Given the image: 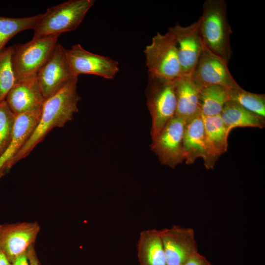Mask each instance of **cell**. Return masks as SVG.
<instances>
[{"instance_id": "6da1fadb", "label": "cell", "mask_w": 265, "mask_h": 265, "mask_svg": "<svg viewBox=\"0 0 265 265\" xmlns=\"http://www.w3.org/2000/svg\"><path fill=\"white\" fill-rule=\"evenodd\" d=\"M78 77L75 76L57 92L45 99L40 119L31 135L10 161L9 171L26 157L54 128H61L78 111L80 97L77 92Z\"/></svg>"}, {"instance_id": "7a4b0ae2", "label": "cell", "mask_w": 265, "mask_h": 265, "mask_svg": "<svg viewBox=\"0 0 265 265\" xmlns=\"http://www.w3.org/2000/svg\"><path fill=\"white\" fill-rule=\"evenodd\" d=\"M226 2L224 0H206L200 20V32L205 47L228 63L232 55Z\"/></svg>"}, {"instance_id": "3957f363", "label": "cell", "mask_w": 265, "mask_h": 265, "mask_svg": "<svg viewBox=\"0 0 265 265\" xmlns=\"http://www.w3.org/2000/svg\"><path fill=\"white\" fill-rule=\"evenodd\" d=\"M94 3V0H70L47 9L33 29L32 39L74 30Z\"/></svg>"}, {"instance_id": "277c9868", "label": "cell", "mask_w": 265, "mask_h": 265, "mask_svg": "<svg viewBox=\"0 0 265 265\" xmlns=\"http://www.w3.org/2000/svg\"><path fill=\"white\" fill-rule=\"evenodd\" d=\"M148 73L145 95L152 119L151 135L153 139L175 116L177 100L174 80Z\"/></svg>"}, {"instance_id": "5b68a950", "label": "cell", "mask_w": 265, "mask_h": 265, "mask_svg": "<svg viewBox=\"0 0 265 265\" xmlns=\"http://www.w3.org/2000/svg\"><path fill=\"white\" fill-rule=\"evenodd\" d=\"M60 35L32 39L12 46L11 62L16 82L36 75L53 53Z\"/></svg>"}, {"instance_id": "8992f818", "label": "cell", "mask_w": 265, "mask_h": 265, "mask_svg": "<svg viewBox=\"0 0 265 265\" xmlns=\"http://www.w3.org/2000/svg\"><path fill=\"white\" fill-rule=\"evenodd\" d=\"M149 72L174 80L182 75L176 42L172 33H157L144 51Z\"/></svg>"}, {"instance_id": "52a82bcc", "label": "cell", "mask_w": 265, "mask_h": 265, "mask_svg": "<svg viewBox=\"0 0 265 265\" xmlns=\"http://www.w3.org/2000/svg\"><path fill=\"white\" fill-rule=\"evenodd\" d=\"M185 125L184 120L175 116L152 139L151 149L161 164L174 168L185 160L183 135Z\"/></svg>"}, {"instance_id": "ba28073f", "label": "cell", "mask_w": 265, "mask_h": 265, "mask_svg": "<svg viewBox=\"0 0 265 265\" xmlns=\"http://www.w3.org/2000/svg\"><path fill=\"white\" fill-rule=\"evenodd\" d=\"M190 77L200 89L212 85L221 86L229 90L241 87L231 74L228 63L210 52L204 45Z\"/></svg>"}, {"instance_id": "9c48e42d", "label": "cell", "mask_w": 265, "mask_h": 265, "mask_svg": "<svg viewBox=\"0 0 265 265\" xmlns=\"http://www.w3.org/2000/svg\"><path fill=\"white\" fill-rule=\"evenodd\" d=\"M168 30L172 33L176 42L182 75L190 76L204 48L200 32V20L186 26L176 24Z\"/></svg>"}, {"instance_id": "30bf717a", "label": "cell", "mask_w": 265, "mask_h": 265, "mask_svg": "<svg viewBox=\"0 0 265 265\" xmlns=\"http://www.w3.org/2000/svg\"><path fill=\"white\" fill-rule=\"evenodd\" d=\"M75 76L68 61L67 49L59 43L36 74L45 99L57 92Z\"/></svg>"}, {"instance_id": "8fae6325", "label": "cell", "mask_w": 265, "mask_h": 265, "mask_svg": "<svg viewBox=\"0 0 265 265\" xmlns=\"http://www.w3.org/2000/svg\"><path fill=\"white\" fill-rule=\"evenodd\" d=\"M67 56L74 76L91 74L113 79L119 71L118 62L107 56L95 54L76 44L67 50Z\"/></svg>"}, {"instance_id": "7c38bea8", "label": "cell", "mask_w": 265, "mask_h": 265, "mask_svg": "<svg viewBox=\"0 0 265 265\" xmlns=\"http://www.w3.org/2000/svg\"><path fill=\"white\" fill-rule=\"evenodd\" d=\"M40 230L36 221L0 224V251L12 264L34 244Z\"/></svg>"}, {"instance_id": "4fadbf2b", "label": "cell", "mask_w": 265, "mask_h": 265, "mask_svg": "<svg viewBox=\"0 0 265 265\" xmlns=\"http://www.w3.org/2000/svg\"><path fill=\"white\" fill-rule=\"evenodd\" d=\"M159 231L166 265H184L198 252L193 229L173 225Z\"/></svg>"}, {"instance_id": "5bb4252c", "label": "cell", "mask_w": 265, "mask_h": 265, "mask_svg": "<svg viewBox=\"0 0 265 265\" xmlns=\"http://www.w3.org/2000/svg\"><path fill=\"white\" fill-rule=\"evenodd\" d=\"M45 100L36 75L16 81L5 98L16 115L41 112Z\"/></svg>"}, {"instance_id": "9a60e30c", "label": "cell", "mask_w": 265, "mask_h": 265, "mask_svg": "<svg viewBox=\"0 0 265 265\" xmlns=\"http://www.w3.org/2000/svg\"><path fill=\"white\" fill-rule=\"evenodd\" d=\"M202 116L204 124L205 156L204 164L207 169H212L218 158L228 150L229 135L220 115Z\"/></svg>"}, {"instance_id": "2e32d148", "label": "cell", "mask_w": 265, "mask_h": 265, "mask_svg": "<svg viewBox=\"0 0 265 265\" xmlns=\"http://www.w3.org/2000/svg\"><path fill=\"white\" fill-rule=\"evenodd\" d=\"M41 112L28 113L16 115L11 141L0 157V180L8 170L11 160L26 142L40 119Z\"/></svg>"}, {"instance_id": "e0dca14e", "label": "cell", "mask_w": 265, "mask_h": 265, "mask_svg": "<svg viewBox=\"0 0 265 265\" xmlns=\"http://www.w3.org/2000/svg\"><path fill=\"white\" fill-rule=\"evenodd\" d=\"M177 100L175 115L186 122L201 115L200 89L190 76H182L174 80Z\"/></svg>"}, {"instance_id": "ac0fdd59", "label": "cell", "mask_w": 265, "mask_h": 265, "mask_svg": "<svg viewBox=\"0 0 265 265\" xmlns=\"http://www.w3.org/2000/svg\"><path fill=\"white\" fill-rule=\"evenodd\" d=\"M183 148L186 164H193L205 156V129L202 115L186 122L183 135Z\"/></svg>"}, {"instance_id": "d6986e66", "label": "cell", "mask_w": 265, "mask_h": 265, "mask_svg": "<svg viewBox=\"0 0 265 265\" xmlns=\"http://www.w3.org/2000/svg\"><path fill=\"white\" fill-rule=\"evenodd\" d=\"M227 133L237 127H254L263 129L265 118L244 108L238 103L229 100L220 113Z\"/></svg>"}, {"instance_id": "ffe728a7", "label": "cell", "mask_w": 265, "mask_h": 265, "mask_svg": "<svg viewBox=\"0 0 265 265\" xmlns=\"http://www.w3.org/2000/svg\"><path fill=\"white\" fill-rule=\"evenodd\" d=\"M137 245L140 265H166L159 230L150 229L141 232Z\"/></svg>"}, {"instance_id": "44dd1931", "label": "cell", "mask_w": 265, "mask_h": 265, "mask_svg": "<svg viewBox=\"0 0 265 265\" xmlns=\"http://www.w3.org/2000/svg\"><path fill=\"white\" fill-rule=\"evenodd\" d=\"M230 100L229 89L219 85L205 87L200 89L201 115L205 117L220 115Z\"/></svg>"}, {"instance_id": "7402d4cb", "label": "cell", "mask_w": 265, "mask_h": 265, "mask_svg": "<svg viewBox=\"0 0 265 265\" xmlns=\"http://www.w3.org/2000/svg\"><path fill=\"white\" fill-rule=\"evenodd\" d=\"M42 14L23 18L0 16V53L8 41L18 33L26 29H33Z\"/></svg>"}, {"instance_id": "603a6c76", "label": "cell", "mask_w": 265, "mask_h": 265, "mask_svg": "<svg viewBox=\"0 0 265 265\" xmlns=\"http://www.w3.org/2000/svg\"><path fill=\"white\" fill-rule=\"evenodd\" d=\"M230 100L246 109L265 118V95L250 92L241 87L229 90Z\"/></svg>"}, {"instance_id": "cb8c5ba5", "label": "cell", "mask_w": 265, "mask_h": 265, "mask_svg": "<svg viewBox=\"0 0 265 265\" xmlns=\"http://www.w3.org/2000/svg\"><path fill=\"white\" fill-rule=\"evenodd\" d=\"M12 53V46L5 48L0 53V102L5 100L16 82L11 62Z\"/></svg>"}, {"instance_id": "d4e9b609", "label": "cell", "mask_w": 265, "mask_h": 265, "mask_svg": "<svg viewBox=\"0 0 265 265\" xmlns=\"http://www.w3.org/2000/svg\"><path fill=\"white\" fill-rule=\"evenodd\" d=\"M16 115L5 100L0 102V157L9 145L13 135Z\"/></svg>"}, {"instance_id": "484cf974", "label": "cell", "mask_w": 265, "mask_h": 265, "mask_svg": "<svg viewBox=\"0 0 265 265\" xmlns=\"http://www.w3.org/2000/svg\"><path fill=\"white\" fill-rule=\"evenodd\" d=\"M184 265H212L207 258L198 252L193 255Z\"/></svg>"}, {"instance_id": "4316f807", "label": "cell", "mask_w": 265, "mask_h": 265, "mask_svg": "<svg viewBox=\"0 0 265 265\" xmlns=\"http://www.w3.org/2000/svg\"><path fill=\"white\" fill-rule=\"evenodd\" d=\"M27 254L29 265H41L35 251L34 244L31 245L27 249Z\"/></svg>"}, {"instance_id": "83f0119b", "label": "cell", "mask_w": 265, "mask_h": 265, "mask_svg": "<svg viewBox=\"0 0 265 265\" xmlns=\"http://www.w3.org/2000/svg\"><path fill=\"white\" fill-rule=\"evenodd\" d=\"M12 265H29L27 251L18 256L12 262Z\"/></svg>"}, {"instance_id": "f1b7e54d", "label": "cell", "mask_w": 265, "mask_h": 265, "mask_svg": "<svg viewBox=\"0 0 265 265\" xmlns=\"http://www.w3.org/2000/svg\"><path fill=\"white\" fill-rule=\"evenodd\" d=\"M0 265H12L6 256L0 251Z\"/></svg>"}]
</instances>
